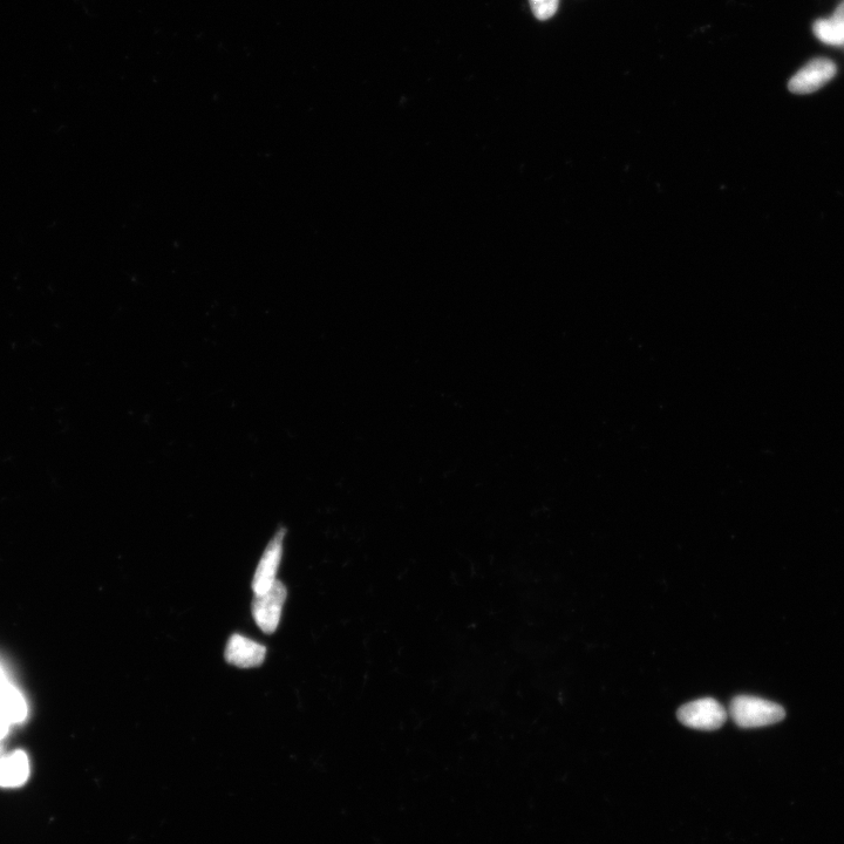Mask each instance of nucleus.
I'll list each match as a JSON object with an SVG mask.
<instances>
[{
	"instance_id": "obj_1",
	"label": "nucleus",
	"mask_w": 844,
	"mask_h": 844,
	"mask_svg": "<svg viewBox=\"0 0 844 844\" xmlns=\"http://www.w3.org/2000/svg\"><path fill=\"white\" fill-rule=\"evenodd\" d=\"M730 714L734 723L743 728L777 724L786 717L784 707L750 696L735 697L730 706Z\"/></svg>"
},
{
	"instance_id": "obj_2",
	"label": "nucleus",
	"mask_w": 844,
	"mask_h": 844,
	"mask_svg": "<svg viewBox=\"0 0 844 844\" xmlns=\"http://www.w3.org/2000/svg\"><path fill=\"white\" fill-rule=\"evenodd\" d=\"M678 719L694 730L716 731L726 723L727 712L717 700L704 698L680 707Z\"/></svg>"
},
{
	"instance_id": "obj_3",
	"label": "nucleus",
	"mask_w": 844,
	"mask_h": 844,
	"mask_svg": "<svg viewBox=\"0 0 844 844\" xmlns=\"http://www.w3.org/2000/svg\"><path fill=\"white\" fill-rule=\"evenodd\" d=\"M287 597L288 590L281 581H276L265 594L255 595L251 609L258 628L264 633L271 635L277 630Z\"/></svg>"
},
{
	"instance_id": "obj_4",
	"label": "nucleus",
	"mask_w": 844,
	"mask_h": 844,
	"mask_svg": "<svg viewBox=\"0 0 844 844\" xmlns=\"http://www.w3.org/2000/svg\"><path fill=\"white\" fill-rule=\"evenodd\" d=\"M285 535H287V529L279 528L265 548L253 580L255 595H263L274 587L277 581L279 564L282 560Z\"/></svg>"
},
{
	"instance_id": "obj_5",
	"label": "nucleus",
	"mask_w": 844,
	"mask_h": 844,
	"mask_svg": "<svg viewBox=\"0 0 844 844\" xmlns=\"http://www.w3.org/2000/svg\"><path fill=\"white\" fill-rule=\"evenodd\" d=\"M835 74L836 66L832 60L814 59L789 81V90L796 94H811L829 83Z\"/></svg>"
},
{
	"instance_id": "obj_6",
	"label": "nucleus",
	"mask_w": 844,
	"mask_h": 844,
	"mask_svg": "<svg viewBox=\"0 0 844 844\" xmlns=\"http://www.w3.org/2000/svg\"><path fill=\"white\" fill-rule=\"evenodd\" d=\"M224 657L231 665L241 667V669H250V667H257L264 663L265 657H267V648L253 641V639L235 633L229 638Z\"/></svg>"
},
{
	"instance_id": "obj_7",
	"label": "nucleus",
	"mask_w": 844,
	"mask_h": 844,
	"mask_svg": "<svg viewBox=\"0 0 844 844\" xmlns=\"http://www.w3.org/2000/svg\"><path fill=\"white\" fill-rule=\"evenodd\" d=\"M30 775V761L23 751H16L0 757V786L19 787Z\"/></svg>"
},
{
	"instance_id": "obj_8",
	"label": "nucleus",
	"mask_w": 844,
	"mask_h": 844,
	"mask_svg": "<svg viewBox=\"0 0 844 844\" xmlns=\"http://www.w3.org/2000/svg\"><path fill=\"white\" fill-rule=\"evenodd\" d=\"M560 0H530V6L537 19L547 20L553 17L558 9Z\"/></svg>"
},
{
	"instance_id": "obj_9",
	"label": "nucleus",
	"mask_w": 844,
	"mask_h": 844,
	"mask_svg": "<svg viewBox=\"0 0 844 844\" xmlns=\"http://www.w3.org/2000/svg\"><path fill=\"white\" fill-rule=\"evenodd\" d=\"M2 755H3V747H2V745H0V757H2Z\"/></svg>"
}]
</instances>
